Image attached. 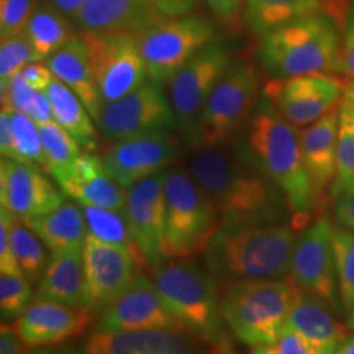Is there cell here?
Returning a JSON list of instances; mask_svg holds the SVG:
<instances>
[{
	"instance_id": "cell-8",
	"label": "cell",
	"mask_w": 354,
	"mask_h": 354,
	"mask_svg": "<svg viewBox=\"0 0 354 354\" xmlns=\"http://www.w3.org/2000/svg\"><path fill=\"white\" fill-rule=\"evenodd\" d=\"M165 192L167 259H189L205 251L221 225L214 201L183 169L167 171Z\"/></svg>"
},
{
	"instance_id": "cell-31",
	"label": "cell",
	"mask_w": 354,
	"mask_h": 354,
	"mask_svg": "<svg viewBox=\"0 0 354 354\" xmlns=\"http://www.w3.org/2000/svg\"><path fill=\"white\" fill-rule=\"evenodd\" d=\"M25 35L32 44L35 61L39 63L55 55L73 37L69 19L56 10L50 2L35 7L32 19L25 28Z\"/></svg>"
},
{
	"instance_id": "cell-32",
	"label": "cell",
	"mask_w": 354,
	"mask_h": 354,
	"mask_svg": "<svg viewBox=\"0 0 354 354\" xmlns=\"http://www.w3.org/2000/svg\"><path fill=\"white\" fill-rule=\"evenodd\" d=\"M81 209L84 218H86L87 236L107 243V245L123 248V250L131 251L140 258L135 243L131 240L125 212L92 205H81Z\"/></svg>"
},
{
	"instance_id": "cell-9",
	"label": "cell",
	"mask_w": 354,
	"mask_h": 354,
	"mask_svg": "<svg viewBox=\"0 0 354 354\" xmlns=\"http://www.w3.org/2000/svg\"><path fill=\"white\" fill-rule=\"evenodd\" d=\"M148 79L166 84L198 51L216 41L215 26L198 15L166 17L136 35Z\"/></svg>"
},
{
	"instance_id": "cell-11",
	"label": "cell",
	"mask_w": 354,
	"mask_h": 354,
	"mask_svg": "<svg viewBox=\"0 0 354 354\" xmlns=\"http://www.w3.org/2000/svg\"><path fill=\"white\" fill-rule=\"evenodd\" d=\"M290 277L300 290L328 305L333 312L343 310L336 277L333 223L326 214L318 215L297 238Z\"/></svg>"
},
{
	"instance_id": "cell-10",
	"label": "cell",
	"mask_w": 354,
	"mask_h": 354,
	"mask_svg": "<svg viewBox=\"0 0 354 354\" xmlns=\"http://www.w3.org/2000/svg\"><path fill=\"white\" fill-rule=\"evenodd\" d=\"M102 105H107L143 86L148 79L135 33L82 32Z\"/></svg>"
},
{
	"instance_id": "cell-6",
	"label": "cell",
	"mask_w": 354,
	"mask_h": 354,
	"mask_svg": "<svg viewBox=\"0 0 354 354\" xmlns=\"http://www.w3.org/2000/svg\"><path fill=\"white\" fill-rule=\"evenodd\" d=\"M299 290L292 277L234 282L221 297V315L246 346L274 343L286 330Z\"/></svg>"
},
{
	"instance_id": "cell-14",
	"label": "cell",
	"mask_w": 354,
	"mask_h": 354,
	"mask_svg": "<svg viewBox=\"0 0 354 354\" xmlns=\"http://www.w3.org/2000/svg\"><path fill=\"white\" fill-rule=\"evenodd\" d=\"M97 330L185 331L183 323L159 294L153 279H148L145 274H136L130 284L100 310Z\"/></svg>"
},
{
	"instance_id": "cell-50",
	"label": "cell",
	"mask_w": 354,
	"mask_h": 354,
	"mask_svg": "<svg viewBox=\"0 0 354 354\" xmlns=\"http://www.w3.org/2000/svg\"><path fill=\"white\" fill-rule=\"evenodd\" d=\"M0 153H2V158L12 159L13 156L12 118L10 110L7 109H2V113H0Z\"/></svg>"
},
{
	"instance_id": "cell-15",
	"label": "cell",
	"mask_w": 354,
	"mask_h": 354,
	"mask_svg": "<svg viewBox=\"0 0 354 354\" xmlns=\"http://www.w3.org/2000/svg\"><path fill=\"white\" fill-rule=\"evenodd\" d=\"M344 84L325 73L272 79L263 87V94L272 102L279 113L295 127H308L339 105Z\"/></svg>"
},
{
	"instance_id": "cell-48",
	"label": "cell",
	"mask_w": 354,
	"mask_h": 354,
	"mask_svg": "<svg viewBox=\"0 0 354 354\" xmlns=\"http://www.w3.org/2000/svg\"><path fill=\"white\" fill-rule=\"evenodd\" d=\"M210 10L223 21H233L245 10L246 0H205Z\"/></svg>"
},
{
	"instance_id": "cell-47",
	"label": "cell",
	"mask_w": 354,
	"mask_h": 354,
	"mask_svg": "<svg viewBox=\"0 0 354 354\" xmlns=\"http://www.w3.org/2000/svg\"><path fill=\"white\" fill-rule=\"evenodd\" d=\"M26 348H30L21 336L17 333L13 325L2 323V331H0V354H26Z\"/></svg>"
},
{
	"instance_id": "cell-28",
	"label": "cell",
	"mask_w": 354,
	"mask_h": 354,
	"mask_svg": "<svg viewBox=\"0 0 354 354\" xmlns=\"http://www.w3.org/2000/svg\"><path fill=\"white\" fill-rule=\"evenodd\" d=\"M24 221L41 238L51 253L84 250L86 245L87 225L76 201H64L55 210Z\"/></svg>"
},
{
	"instance_id": "cell-44",
	"label": "cell",
	"mask_w": 354,
	"mask_h": 354,
	"mask_svg": "<svg viewBox=\"0 0 354 354\" xmlns=\"http://www.w3.org/2000/svg\"><path fill=\"white\" fill-rule=\"evenodd\" d=\"M15 215L6 209H0V272L13 274V276H24L15 254H13L10 243V227Z\"/></svg>"
},
{
	"instance_id": "cell-19",
	"label": "cell",
	"mask_w": 354,
	"mask_h": 354,
	"mask_svg": "<svg viewBox=\"0 0 354 354\" xmlns=\"http://www.w3.org/2000/svg\"><path fill=\"white\" fill-rule=\"evenodd\" d=\"M87 279V310L94 315L135 279L140 258L123 248L87 236L82 250Z\"/></svg>"
},
{
	"instance_id": "cell-13",
	"label": "cell",
	"mask_w": 354,
	"mask_h": 354,
	"mask_svg": "<svg viewBox=\"0 0 354 354\" xmlns=\"http://www.w3.org/2000/svg\"><path fill=\"white\" fill-rule=\"evenodd\" d=\"M166 177L167 171L127 189L125 215L141 263L156 269L166 254Z\"/></svg>"
},
{
	"instance_id": "cell-25",
	"label": "cell",
	"mask_w": 354,
	"mask_h": 354,
	"mask_svg": "<svg viewBox=\"0 0 354 354\" xmlns=\"http://www.w3.org/2000/svg\"><path fill=\"white\" fill-rule=\"evenodd\" d=\"M333 310L320 300L299 290L286 328H290L307 339L317 354H335L346 338V326H342L333 315Z\"/></svg>"
},
{
	"instance_id": "cell-56",
	"label": "cell",
	"mask_w": 354,
	"mask_h": 354,
	"mask_svg": "<svg viewBox=\"0 0 354 354\" xmlns=\"http://www.w3.org/2000/svg\"><path fill=\"white\" fill-rule=\"evenodd\" d=\"M26 354H57V353L50 351V349H35V351H30Z\"/></svg>"
},
{
	"instance_id": "cell-12",
	"label": "cell",
	"mask_w": 354,
	"mask_h": 354,
	"mask_svg": "<svg viewBox=\"0 0 354 354\" xmlns=\"http://www.w3.org/2000/svg\"><path fill=\"white\" fill-rule=\"evenodd\" d=\"M95 123L100 135L112 143L146 133L169 131L177 127L174 110L162 92V84L151 79L122 99L104 105Z\"/></svg>"
},
{
	"instance_id": "cell-26",
	"label": "cell",
	"mask_w": 354,
	"mask_h": 354,
	"mask_svg": "<svg viewBox=\"0 0 354 354\" xmlns=\"http://www.w3.org/2000/svg\"><path fill=\"white\" fill-rule=\"evenodd\" d=\"M37 299L55 300L74 308H87V279L82 250L51 253L41 279Z\"/></svg>"
},
{
	"instance_id": "cell-4",
	"label": "cell",
	"mask_w": 354,
	"mask_h": 354,
	"mask_svg": "<svg viewBox=\"0 0 354 354\" xmlns=\"http://www.w3.org/2000/svg\"><path fill=\"white\" fill-rule=\"evenodd\" d=\"M342 51V25L320 10L271 30L259 39L258 59L272 79L336 73Z\"/></svg>"
},
{
	"instance_id": "cell-40",
	"label": "cell",
	"mask_w": 354,
	"mask_h": 354,
	"mask_svg": "<svg viewBox=\"0 0 354 354\" xmlns=\"http://www.w3.org/2000/svg\"><path fill=\"white\" fill-rule=\"evenodd\" d=\"M33 61L32 44L25 32L2 38L0 41V86L7 84L8 79L19 74L26 64Z\"/></svg>"
},
{
	"instance_id": "cell-41",
	"label": "cell",
	"mask_w": 354,
	"mask_h": 354,
	"mask_svg": "<svg viewBox=\"0 0 354 354\" xmlns=\"http://www.w3.org/2000/svg\"><path fill=\"white\" fill-rule=\"evenodd\" d=\"M35 10L33 0H0V35L2 38L24 33Z\"/></svg>"
},
{
	"instance_id": "cell-55",
	"label": "cell",
	"mask_w": 354,
	"mask_h": 354,
	"mask_svg": "<svg viewBox=\"0 0 354 354\" xmlns=\"http://www.w3.org/2000/svg\"><path fill=\"white\" fill-rule=\"evenodd\" d=\"M346 328L354 331V305L351 307V310L346 313Z\"/></svg>"
},
{
	"instance_id": "cell-52",
	"label": "cell",
	"mask_w": 354,
	"mask_h": 354,
	"mask_svg": "<svg viewBox=\"0 0 354 354\" xmlns=\"http://www.w3.org/2000/svg\"><path fill=\"white\" fill-rule=\"evenodd\" d=\"M46 2H50L56 10H59L69 20H74L84 3H86V0H46Z\"/></svg>"
},
{
	"instance_id": "cell-5",
	"label": "cell",
	"mask_w": 354,
	"mask_h": 354,
	"mask_svg": "<svg viewBox=\"0 0 354 354\" xmlns=\"http://www.w3.org/2000/svg\"><path fill=\"white\" fill-rule=\"evenodd\" d=\"M154 284L167 307L196 338L218 354H234L225 331L216 279L209 269L189 259L165 263L154 269Z\"/></svg>"
},
{
	"instance_id": "cell-45",
	"label": "cell",
	"mask_w": 354,
	"mask_h": 354,
	"mask_svg": "<svg viewBox=\"0 0 354 354\" xmlns=\"http://www.w3.org/2000/svg\"><path fill=\"white\" fill-rule=\"evenodd\" d=\"M333 216L336 225L354 232V189L333 198Z\"/></svg>"
},
{
	"instance_id": "cell-1",
	"label": "cell",
	"mask_w": 354,
	"mask_h": 354,
	"mask_svg": "<svg viewBox=\"0 0 354 354\" xmlns=\"http://www.w3.org/2000/svg\"><path fill=\"white\" fill-rule=\"evenodd\" d=\"M189 171L214 201L221 227L282 223L290 214L282 190L234 148H197Z\"/></svg>"
},
{
	"instance_id": "cell-7",
	"label": "cell",
	"mask_w": 354,
	"mask_h": 354,
	"mask_svg": "<svg viewBox=\"0 0 354 354\" xmlns=\"http://www.w3.org/2000/svg\"><path fill=\"white\" fill-rule=\"evenodd\" d=\"M259 95L258 71L251 64L234 61L216 82L189 131L190 143L196 148L227 146L253 113Z\"/></svg>"
},
{
	"instance_id": "cell-42",
	"label": "cell",
	"mask_w": 354,
	"mask_h": 354,
	"mask_svg": "<svg viewBox=\"0 0 354 354\" xmlns=\"http://www.w3.org/2000/svg\"><path fill=\"white\" fill-rule=\"evenodd\" d=\"M336 74L354 81V0H349L342 20V51Z\"/></svg>"
},
{
	"instance_id": "cell-37",
	"label": "cell",
	"mask_w": 354,
	"mask_h": 354,
	"mask_svg": "<svg viewBox=\"0 0 354 354\" xmlns=\"http://www.w3.org/2000/svg\"><path fill=\"white\" fill-rule=\"evenodd\" d=\"M333 251L338 292L344 315L354 305V232L333 225Z\"/></svg>"
},
{
	"instance_id": "cell-51",
	"label": "cell",
	"mask_w": 354,
	"mask_h": 354,
	"mask_svg": "<svg viewBox=\"0 0 354 354\" xmlns=\"http://www.w3.org/2000/svg\"><path fill=\"white\" fill-rule=\"evenodd\" d=\"M338 112L339 122L354 125V81H349L346 86H344L343 97L338 105Z\"/></svg>"
},
{
	"instance_id": "cell-3",
	"label": "cell",
	"mask_w": 354,
	"mask_h": 354,
	"mask_svg": "<svg viewBox=\"0 0 354 354\" xmlns=\"http://www.w3.org/2000/svg\"><path fill=\"white\" fill-rule=\"evenodd\" d=\"M295 243V230L284 223L220 227L203 253L220 281H272L290 277Z\"/></svg>"
},
{
	"instance_id": "cell-2",
	"label": "cell",
	"mask_w": 354,
	"mask_h": 354,
	"mask_svg": "<svg viewBox=\"0 0 354 354\" xmlns=\"http://www.w3.org/2000/svg\"><path fill=\"white\" fill-rule=\"evenodd\" d=\"M233 141L234 149L282 190L294 216V227L308 225V216L320 192L305 167L300 133L263 92L253 113Z\"/></svg>"
},
{
	"instance_id": "cell-27",
	"label": "cell",
	"mask_w": 354,
	"mask_h": 354,
	"mask_svg": "<svg viewBox=\"0 0 354 354\" xmlns=\"http://www.w3.org/2000/svg\"><path fill=\"white\" fill-rule=\"evenodd\" d=\"M339 138V112L331 110L300 131V146L305 167L318 192L330 187L336 172Z\"/></svg>"
},
{
	"instance_id": "cell-46",
	"label": "cell",
	"mask_w": 354,
	"mask_h": 354,
	"mask_svg": "<svg viewBox=\"0 0 354 354\" xmlns=\"http://www.w3.org/2000/svg\"><path fill=\"white\" fill-rule=\"evenodd\" d=\"M21 77L25 79V82L28 84L30 87L37 88V91H46L50 87L53 79H55V74L51 73V69L46 66H43L39 61H33V63H28L24 69L20 71Z\"/></svg>"
},
{
	"instance_id": "cell-18",
	"label": "cell",
	"mask_w": 354,
	"mask_h": 354,
	"mask_svg": "<svg viewBox=\"0 0 354 354\" xmlns=\"http://www.w3.org/2000/svg\"><path fill=\"white\" fill-rule=\"evenodd\" d=\"M64 202V194L43 174V169L15 159L0 162V203L20 220L35 218L55 210Z\"/></svg>"
},
{
	"instance_id": "cell-30",
	"label": "cell",
	"mask_w": 354,
	"mask_h": 354,
	"mask_svg": "<svg viewBox=\"0 0 354 354\" xmlns=\"http://www.w3.org/2000/svg\"><path fill=\"white\" fill-rule=\"evenodd\" d=\"M320 10L330 13L328 0H246L243 20L251 33L263 37L292 20Z\"/></svg>"
},
{
	"instance_id": "cell-53",
	"label": "cell",
	"mask_w": 354,
	"mask_h": 354,
	"mask_svg": "<svg viewBox=\"0 0 354 354\" xmlns=\"http://www.w3.org/2000/svg\"><path fill=\"white\" fill-rule=\"evenodd\" d=\"M328 3H330V15H333L335 19L339 21V25H342L343 13L346 10L348 0H328Z\"/></svg>"
},
{
	"instance_id": "cell-49",
	"label": "cell",
	"mask_w": 354,
	"mask_h": 354,
	"mask_svg": "<svg viewBox=\"0 0 354 354\" xmlns=\"http://www.w3.org/2000/svg\"><path fill=\"white\" fill-rule=\"evenodd\" d=\"M165 17L187 15L198 6V0H149Z\"/></svg>"
},
{
	"instance_id": "cell-38",
	"label": "cell",
	"mask_w": 354,
	"mask_h": 354,
	"mask_svg": "<svg viewBox=\"0 0 354 354\" xmlns=\"http://www.w3.org/2000/svg\"><path fill=\"white\" fill-rule=\"evenodd\" d=\"M32 282L24 276L2 274L0 277V313L2 322H15L32 304Z\"/></svg>"
},
{
	"instance_id": "cell-21",
	"label": "cell",
	"mask_w": 354,
	"mask_h": 354,
	"mask_svg": "<svg viewBox=\"0 0 354 354\" xmlns=\"http://www.w3.org/2000/svg\"><path fill=\"white\" fill-rule=\"evenodd\" d=\"M68 354H205L185 331H100Z\"/></svg>"
},
{
	"instance_id": "cell-23",
	"label": "cell",
	"mask_w": 354,
	"mask_h": 354,
	"mask_svg": "<svg viewBox=\"0 0 354 354\" xmlns=\"http://www.w3.org/2000/svg\"><path fill=\"white\" fill-rule=\"evenodd\" d=\"M162 19L149 0H86L74 24L81 32L138 35Z\"/></svg>"
},
{
	"instance_id": "cell-24",
	"label": "cell",
	"mask_w": 354,
	"mask_h": 354,
	"mask_svg": "<svg viewBox=\"0 0 354 354\" xmlns=\"http://www.w3.org/2000/svg\"><path fill=\"white\" fill-rule=\"evenodd\" d=\"M46 64L55 77L66 84L82 100L92 118L95 122L99 120L104 105L95 86L91 55L84 35H73L63 48L48 57Z\"/></svg>"
},
{
	"instance_id": "cell-43",
	"label": "cell",
	"mask_w": 354,
	"mask_h": 354,
	"mask_svg": "<svg viewBox=\"0 0 354 354\" xmlns=\"http://www.w3.org/2000/svg\"><path fill=\"white\" fill-rule=\"evenodd\" d=\"M250 354H317L297 331L286 328L274 343L263 344L251 349Z\"/></svg>"
},
{
	"instance_id": "cell-34",
	"label": "cell",
	"mask_w": 354,
	"mask_h": 354,
	"mask_svg": "<svg viewBox=\"0 0 354 354\" xmlns=\"http://www.w3.org/2000/svg\"><path fill=\"white\" fill-rule=\"evenodd\" d=\"M0 91H2V109L25 113L37 123L55 120L46 91L30 87L20 73L8 79L7 84L0 86Z\"/></svg>"
},
{
	"instance_id": "cell-39",
	"label": "cell",
	"mask_w": 354,
	"mask_h": 354,
	"mask_svg": "<svg viewBox=\"0 0 354 354\" xmlns=\"http://www.w3.org/2000/svg\"><path fill=\"white\" fill-rule=\"evenodd\" d=\"M351 189H354V125L339 122L336 172L330 185V196L335 198Z\"/></svg>"
},
{
	"instance_id": "cell-20",
	"label": "cell",
	"mask_w": 354,
	"mask_h": 354,
	"mask_svg": "<svg viewBox=\"0 0 354 354\" xmlns=\"http://www.w3.org/2000/svg\"><path fill=\"white\" fill-rule=\"evenodd\" d=\"M91 320L92 313L87 308L35 297L12 325L30 348H41L84 333Z\"/></svg>"
},
{
	"instance_id": "cell-16",
	"label": "cell",
	"mask_w": 354,
	"mask_h": 354,
	"mask_svg": "<svg viewBox=\"0 0 354 354\" xmlns=\"http://www.w3.org/2000/svg\"><path fill=\"white\" fill-rule=\"evenodd\" d=\"M232 64V57L223 43L214 41L198 51L184 64L169 82V100L177 127L184 133L192 130L198 113L214 91L216 82Z\"/></svg>"
},
{
	"instance_id": "cell-54",
	"label": "cell",
	"mask_w": 354,
	"mask_h": 354,
	"mask_svg": "<svg viewBox=\"0 0 354 354\" xmlns=\"http://www.w3.org/2000/svg\"><path fill=\"white\" fill-rule=\"evenodd\" d=\"M335 354H354V335L346 336L343 343L339 344Z\"/></svg>"
},
{
	"instance_id": "cell-22",
	"label": "cell",
	"mask_w": 354,
	"mask_h": 354,
	"mask_svg": "<svg viewBox=\"0 0 354 354\" xmlns=\"http://www.w3.org/2000/svg\"><path fill=\"white\" fill-rule=\"evenodd\" d=\"M56 184L64 196L76 201L79 205L125 212L127 189L109 174L102 158L94 153H82Z\"/></svg>"
},
{
	"instance_id": "cell-35",
	"label": "cell",
	"mask_w": 354,
	"mask_h": 354,
	"mask_svg": "<svg viewBox=\"0 0 354 354\" xmlns=\"http://www.w3.org/2000/svg\"><path fill=\"white\" fill-rule=\"evenodd\" d=\"M38 127L41 133L44 158H46V172L57 183L74 166V162L82 154V148L55 120L38 123Z\"/></svg>"
},
{
	"instance_id": "cell-33",
	"label": "cell",
	"mask_w": 354,
	"mask_h": 354,
	"mask_svg": "<svg viewBox=\"0 0 354 354\" xmlns=\"http://www.w3.org/2000/svg\"><path fill=\"white\" fill-rule=\"evenodd\" d=\"M10 243L24 277L30 282H38L50 261L46 253L48 246L24 220L17 216L10 227Z\"/></svg>"
},
{
	"instance_id": "cell-36",
	"label": "cell",
	"mask_w": 354,
	"mask_h": 354,
	"mask_svg": "<svg viewBox=\"0 0 354 354\" xmlns=\"http://www.w3.org/2000/svg\"><path fill=\"white\" fill-rule=\"evenodd\" d=\"M10 118L13 135L12 159L39 167L43 171H48L38 123L33 122L30 117H26L25 113L13 112V110H10Z\"/></svg>"
},
{
	"instance_id": "cell-17",
	"label": "cell",
	"mask_w": 354,
	"mask_h": 354,
	"mask_svg": "<svg viewBox=\"0 0 354 354\" xmlns=\"http://www.w3.org/2000/svg\"><path fill=\"white\" fill-rule=\"evenodd\" d=\"M179 156V143L171 133L153 131L115 141L102 156L110 176L123 189L165 172Z\"/></svg>"
},
{
	"instance_id": "cell-29",
	"label": "cell",
	"mask_w": 354,
	"mask_h": 354,
	"mask_svg": "<svg viewBox=\"0 0 354 354\" xmlns=\"http://www.w3.org/2000/svg\"><path fill=\"white\" fill-rule=\"evenodd\" d=\"M46 94L50 97L53 117L57 125L63 127L84 151L94 153L100 145V136L94 127L95 120L82 100L56 77L46 88Z\"/></svg>"
}]
</instances>
